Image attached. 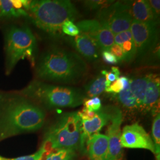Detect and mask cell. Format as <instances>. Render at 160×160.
Returning <instances> with one entry per match:
<instances>
[{
	"mask_svg": "<svg viewBox=\"0 0 160 160\" xmlns=\"http://www.w3.org/2000/svg\"><path fill=\"white\" fill-rule=\"evenodd\" d=\"M112 72H113L118 77H119V75H120V71L119 70V69H118V67H112Z\"/></svg>",
	"mask_w": 160,
	"mask_h": 160,
	"instance_id": "cell-35",
	"label": "cell"
},
{
	"mask_svg": "<svg viewBox=\"0 0 160 160\" xmlns=\"http://www.w3.org/2000/svg\"><path fill=\"white\" fill-rule=\"evenodd\" d=\"M129 12L133 19L143 23H151L158 25V20L154 14L148 1L138 0L129 2Z\"/></svg>",
	"mask_w": 160,
	"mask_h": 160,
	"instance_id": "cell-15",
	"label": "cell"
},
{
	"mask_svg": "<svg viewBox=\"0 0 160 160\" xmlns=\"http://www.w3.org/2000/svg\"><path fill=\"white\" fill-rule=\"evenodd\" d=\"M102 57L104 62L108 64L113 65L118 63L119 62L116 57L110 51H102Z\"/></svg>",
	"mask_w": 160,
	"mask_h": 160,
	"instance_id": "cell-30",
	"label": "cell"
},
{
	"mask_svg": "<svg viewBox=\"0 0 160 160\" xmlns=\"http://www.w3.org/2000/svg\"><path fill=\"white\" fill-rule=\"evenodd\" d=\"M97 18L114 35L130 30L133 18L129 12V2L113 3L98 12Z\"/></svg>",
	"mask_w": 160,
	"mask_h": 160,
	"instance_id": "cell-7",
	"label": "cell"
},
{
	"mask_svg": "<svg viewBox=\"0 0 160 160\" xmlns=\"http://www.w3.org/2000/svg\"><path fill=\"white\" fill-rule=\"evenodd\" d=\"M118 98L119 102L127 109L138 110L137 100L130 89V83L119 93Z\"/></svg>",
	"mask_w": 160,
	"mask_h": 160,
	"instance_id": "cell-20",
	"label": "cell"
},
{
	"mask_svg": "<svg viewBox=\"0 0 160 160\" xmlns=\"http://www.w3.org/2000/svg\"><path fill=\"white\" fill-rule=\"evenodd\" d=\"M120 46L122 48L124 55L123 61L129 62L133 61L137 57V51L133 39L125 42Z\"/></svg>",
	"mask_w": 160,
	"mask_h": 160,
	"instance_id": "cell-23",
	"label": "cell"
},
{
	"mask_svg": "<svg viewBox=\"0 0 160 160\" xmlns=\"http://www.w3.org/2000/svg\"><path fill=\"white\" fill-rule=\"evenodd\" d=\"M148 83L147 75L131 80L130 89L137 103L138 109L143 110L144 100Z\"/></svg>",
	"mask_w": 160,
	"mask_h": 160,
	"instance_id": "cell-17",
	"label": "cell"
},
{
	"mask_svg": "<svg viewBox=\"0 0 160 160\" xmlns=\"http://www.w3.org/2000/svg\"><path fill=\"white\" fill-rule=\"evenodd\" d=\"M82 123L77 112L62 114L46 132L43 144L48 151L67 149L77 151L80 147Z\"/></svg>",
	"mask_w": 160,
	"mask_h": 160,
	"instance_id": "cell-5",
	"label": "cell"
},
{
	"mask_svg": "<svg viewBox=\"0 0 160 160\" xmlns=\"http://www.w3.org/2000/svg\"><path fill=\"white\" fill-rule=\"evenodd\" d=\"M77 26L80 33L91 38L102 51H110L114 44V34L96 19L80 21L77 24Z\"/></svg>",
	"mask_w": 160,
	"mask_h": 160,
	"instance_id": "cell-9",
	"label": "cell"
},
{
	"mask_svg": "<svg viewBox=\"0 0 160 160\" xmlns=\"http://www.w3.org/2000/svg\"><path fill=\"white\" fill-rule=\"evenodd\" d=\"M130 81L131 80L126 77H121L106 88L105 91L108 92L119 94L130 83Z\"/></svg>",
	"mask_w": 160,
	"mask_h": 160,
	"instance_id": "cell-25",
	"label": "cell"
},
{
	"mask_svg": "<svg viewBox=\"0 0 160 160\" xmlns=\"http://www.w3.org/2000/svg\"><path fill=\"white\" fill-rule=\"evenodd\" d=\"M48 152V151L45 145L42 144L38 151H37L33 154L22 156L17 158H7L0 155V160H41Z\"/></svg>",
	"mask_w": 160,
	"mask_h": 160,
	"instance_id": "cell-24",
	"label": "cell"
},
{
	"mask_svg": "<svg viewBox=\"0 0 160 160\" xmlns=\"http://www.w3.org/2000/svg\"><path fill=\"white\" fill-rule=\"evenodd\" d=\"M83 103L84 108L92 112L99 111L102 108V102L99 97H94L90 99H85Z\"/></svg>",
	"mask_w": 160,
	"mask_h": 160,
	"instance_id": "cell-27",
	"label": "cell"
},
{
	"mask_svg": "<svg viewBox=\"0 0 160 160\" xmlns=\"http://www.w3.org/2000/svg\"><path fill=\"white\" fill-rule=\"evenodd\" d=\"M132 35L130 30L123 32L118 34H115L114 37V44L121 45L127 40L132 39Z\"/></svg>",
	"mask_w": 160,
	"mask_h": 160,
	"instance_id": "cell-29",
	"label": "cell"
},
{
	"mask_svg": "<svg viewBox=\"0 0 160 160\" xmlns=\"http://www.w3.org/2000/svg\"><path fill=\"white\" fill-rule=\"evenodd\" d=\"M110 51L116 57L118 61H123L124 55H123L122 48L120 45L114 44L110 48Z\"/></svg>",
	"mask_w": 160,
	"mask_h": 160,
	"instance_id": "cell-31",
	"label": "cell"
},
{
	"mask_svg": "<svg viewBox=\"0 0 160 160\" xmlns=\"http://www.w3.org/2000/svg\"><path fill=\"white\" fill-rule=\"evenodd\" d=\"M86 152L90 160H108L109 140L107 135L96 133L88 138Z\"/></svg>",
	"mask_w": 160,
	"mask_h": 160,
	"instance_id": "cell-13",
	"label": "cell"
},
{
	"mask_svg": "<svg viewBox=\"0 0 160 160\" xmlns=\"http://www.w3.org/2000/svg\"><path fill=\"white\" fill-rule=\"evenodd\" d=\"M110 108H105L96 112L95 116L91 119L81 120L82 135L80 147L86 150V143L88 138L94 134L98 133L104 126L106 125L110 120Z\"/></svg>",
	"mask_w": 160,
	"mask_h": 160,
	"instance_id": "cell-12",
	"label": "cell"
},
{
	"mask_svg": "<svg viewBox=\"0 0 160 160\" xmlns=\"http://www.w3.org/2000/svg\"><path fill=\"white\" fill-rule=\"evenodd\" d=\"M11 2L14 8H16V10L22 9L23 4L21 0H12Z\"/></svg>",
	"mask_w": 160,
	"mask_h": 160,
	"instance_id": "cell-34",
	"label": "cell"
},
{
	"mask_svg": "<svg viewBox=\"0 0 160 160\" xmlns=\"http://www.w3.org/2000/svg\"><path fill=\"white\" fill-rule=\"evenodd\" d=\"M76 156L75 151L61 149L48 152L41 160H75Z\"/></svg>",
	"mask_w": 160,
	"mask_h": 160,
	"instance_id": "cell-18",
	"label": "cell"
},
{
	"mask_svg": "<svg viewBox=\"0 0 160 160\" xmlns=\"http://www.w3.org/2000/svg\"><path fill=\"white\" fill-rule=\"evenodd\" d=\"M102 74L104 75L106 78V88L110 86V84L115 81L119 77H118L116 75L113 73V72H108L106 71H103Z\"/></svg>",
	"mask_w": 160,
	"mask_h": 160,
	"instance_id": "cell-32",
	"label": "cell"
},
{
	"mask_svg": "<svg viewBox=\"0 0 160 160\" xmlns=\"http://www.w3.org/2000/svg\"><path fill=\"white\" fill-rule=\"evenodd\" d=\"M42 109L23 97H12L0 104V142L39 130L44 124Z\"/></svg>",
	"mask_w": 160,
	"mask_h": 160,
	"instance_id": "cell-1",
	"label": "cell"
},
{
	"mask_svg": "<svg viewBox=\"0 0 160 160\" xmlns=\"http://www.w3.org/2000/svg\"><path fill=\"white\" fill-rule=\"evenodd\" d=\"M120 144L122 148L145 149L155 154L154 145L151 138L143 127L137 123L126 125L123 128Z\"/></svg>",
	"mask_w": 160,
	"mask_h": 160,
	"instance_id": "cell-10",
	"label": "cell"
},
{
	"mask_svg": "<svg viewBox=\"0 0 160 160\" xmlns=\"http://www.w3.org/2000/svg\"><path fill=\"white\" fill-rule=\"evenodd\" d=\"M36 39L27 27H12L7 32L5 39L7 73L9 74L17 62L24 58L33 60Z\"/></svg>",
	"mask_w": 160,
	"mask_h": 160,
	"instance_id": "cell-6",
	"label": "cell"
},
{
	"mask_svg": "<svg viewBox=\"0 0 160 160\" xmlns=\"http://www.w3.org/2000/svg\"><path fill=\"white\" fill-rule=\"evenodd\" d=\"M21 93L51 108H75L86 99V95L80 89L47 84L39 81L32 82Z\"/></svg>",
	"mask_w": 160,
	"mask_h": 160,
	"instance_id": "cell-4",
	"label": "cell"
},
{
	"mask_svg": "<svg viewBox=\"0 0 160 160\" xmlns=\"http://www.w3.org/2000/svg\"><path fill=\"white\" fill-rule=\"evenodd\" d=\"M130 31L137 57H143L153 49L158 43V30L157 24L143 23L133 19Z\"/></svg>",
	"mask_w": 160,
	"mask_h": 160,
	"instance_id": "cell-8",
	"label": "cell"
},
{
	"mask_svg": "<svg viewBox=\"0 0 160 160\" xmlns=\"http://www.w3.org/2000/svg\"><path fill=\"white\" fill-rule=\"evenodd\" d=\"M87 65L77 53L53 48L40 58L36 74L40 79L66 84H76L87 74Z\"/></svg>",
	"mask_w": 160,
	"mask_h": 160,
	"instance_id": "cell-2",
	"label": "cell"
},
{
	"mask_svg": "<svg viewBox=\"0 0 160 160\" xmlns=\"http://www.w3.org/2000/svg\"><path fill=\"white\" fill-rule=\"evenodd\" d=\"M152 141L155 147V154L160 157V116L157 114L153 121L152 127Z\"/></svg>",
	"mask_w": 160,
	"mask_h": 160,
	"instance_id": "cell-22",
	"label": "cell"
},
{
	"mask_svg": "<svg viewBox=\"0 0 160 160\" xmlns=\"http://www.w3.org/2000/svg\"><path fill=\"white\" fill-rule=\"evenodd\" d=\"M106 88V78L104 76H99L86 87V93L88 97H97Z\"/></svg>",
	"mask_w": 160,
	"mask_h": 160,
	"instance_id": "cell-19",
	"label": "cell"
},
{
	"mask_svg": "<svg viewBox=\"0 0 160 160\" xmlns=\"http://www.w3.org/2000/svg\"><path fill=\"white\" fill-rule=\"evenodd\" d=\"M148 2L155 16L158 20H159L160 14V0H150L148 1Z\"/></svg>",
	"mask_w": 160,
	"mask_h": 160,
	"instance_id": "cell-33",
	"label": "cell"
},
{
	"mask_svg": "<svg viewBox=\"0 0 160 160\" xmlns=\"http://www.w3.org/2000/svg\"><path fill=\"white\" fill-rule=\"evenodd\" d=\"M28 10L34 24L50 34L59 33L65 22L79 17L74 5L67 0L30 1Z\"/></svg>",
	"mask_w": 160,
	"mask_h": 160,
	"instance_id": "cell-3",
	"label": "cell"
},
{
	"mask_svg": "<svg viewBox=\"0 0 160 160\" xmlns=\"http://www.w3.org/2000/svg\"><path fill=\"white\" fill-rule=\"evenodd\" d=\"M0 17L3 16H14L18 17L20 16H27L28 14L24 10H16L14 8L11 1L1 0L0 1Z\"/></svg>",
	"mask_w": 160,
	"mask_h": 160,
	"instance_id": "cell-21",
	"label": "cell"
},
{
	"mask_svg": "<svg viewBox=\"0 0 160 160\" xmlns=\"http://www.w3.org/2000/svg\"><path fill=\"white\" fill-rule=\"evenodd\" d=\"M109 108L111 123L108 128L106 135L109 140L108 160H122L123 151L120 144L122 114L120 110L116 108Z\"/></svg>",
	"mask_w": 160,
	"mask_h": 160,
	"instance_id": "cell-11",
	"label": "cell"
},
{
	"mask_svg": "<svg viewBox=\"0 0 160 160\" xmlns=\"http://www.w3.org/2000/svg\"><path fill=\"white\" fill-rule=\"evenodd\" d=\"M75 49L81 56L90 62L97 60L99 55V47L88 36L81 33L75 37L69 39Z\"/></svg>",
	"mask_w": 160,
	"mask_h": 160,
	"instance_id": "cell-14",
	"label": "cell"
},
{
	"mask_svg": "<svg viewBox=\"0 0 160 160\" xmlns=\"http://www.w3.org/2000/svg\"><path fill=\"white\" fill-rule=\"evenodd\" d=\"M61 30L65 34L72 37H75L80 34V30L78 27L73 23L72 21L71 20L65 22L62 26Z\"/></svg>",
	"mask_w": 160,
	"mask_h": 160,
	"instance_id": "cell-28",
	"label": "cell"
},
{
	"mask_svg": "<svg viewBox=\"0 0 160 160\" xmlns=\"http://www.w3.org/2000/svg\"><path fill=\"white\" fill-rule=\"evenodd\" d=\"M148 83L145 96L143 110H154L159 102L160 98V78L157 74L147 75Z\"/></svg>",
	"mask_w": 160,
	"mask_h": 160,
	"instance_id": "cell-16",
	"label": "cell"
},
{
	"mask_svg": "<svg viewBox=\"0 0 160 160\" xmlns=\"http://www.w3.org/2000/svg\"><path fill=\"white\" fill-rule=\"evenodd\" d=\"M113 1H87L84 4L87 8L90 10H98L99 11L112 4Z\"/></svg>",
	"mask_w": 160,
	"mask_h": 160,
	"instance_id": "cell-26",
	"label": "cell"
}]
</instances>
